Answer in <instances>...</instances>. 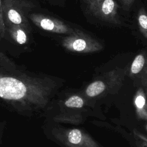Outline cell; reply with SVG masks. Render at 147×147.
Here are the masks:
<instances>
[{"mask_svg":"<svg viewBox=\"0 0 147 147\" xmlns=\"http://www.w3.org/2000/svg\"><path fill=\"white\" fill-rule=\"evenodd\" d=\"M105 89V84L102 81H95L90 84L86 89V94L89 96H95L101 94Z\"/></svg>","mask_w":147,"mask_h":147,"instance_id":"8992f818","label":"cell"},{"mask_svg":"<svg viewBox=\"0 0 147 147\" xmlns=\"http://www.w3.org/2000/svg\"><path fill=\"white\" fill-rule=\"evenodd\" d=\"M22 7L20 0H2V10L5 25H16L26 27L27 21Z\"/></svg>","mask_w":147,"mask_h":147,"instance_id":"6da1fadb","label":"cell"},{"mask_svg":"<svg viewBox=\"0 0 147 147\" xmlns=\"http://www.w3.org/2000/svg\"><path fill=\"white\" fill-rule=\"evenodd\" d=\"M135 103H136V106H137V107L142 108L145 103V98H144V96H142L141 95L138 96L136 99Z\"/></svg>","mask_w":147,"mask_h":147,"instance_id":"7c38bea8","label":"cell"},{"mask_svg":"<svg viewBox=\"0 0 147 147\" xmlns=\"http://www.w3.org/2000/svg\"><path fill=\"white\" fill-rule=\"evenodd\" d=\"M145 64V58L143 55H138L133 60L131 66V71L133 74L138 73L143 68Z\"/></svg>","mask_w":147,"mask_h":147,"instance_id":"52a82bcc","label":"cell"},{"mask_svg":"<svg viewBox=\"0 0 147 147\" xmlns=\"http://www.w3.org/2000/svg\"><path fill=\"white\" fill-rule=\"evenodd\" d=\"M82 138L81 131L76 129L71 130L68 136V141L73 144H78L80 142Z\"/></svg>","mask_w":147,"mask_h":147,"instance_id":"9c48e42d","label":"cell"},{"mask_svg":"<svg viewBox=\"0 0 147 147\" xmlns=\"http://www.w3.org/2000/svg\"><path fill=\"white\" fill-rule=\"evenodd\" d=\"M5 29L17 43L23 45L27 42L28 38L24 27L16 25H5Z\"/></svg>","mask_w":147,"mask_h":147,"instance_id":"5b68a950","label":"cell"},{"mask_svg":"<svg viewBox=\"0 0 147 147\" xmlns=\"http://www.w3.org/2000/svg\"><path fill=\"white\" fill-rule=\"evenodd\" d=\"M90 2L92 10L105 18H110L116 14V5L113 0H94Z\"/></svg>","mask_w":147,"mask_h":147,"instance_id":"7a4b0ae2","label":"cell"},{"mask_svg":"<svg viewBox=\"0 0 147 147\" xmlns=\"http://www.w3.org/2000/svg\"><path fill=\"white\" fill-rule=\"evenodd\" d=\"M64 45L68 49L78 52H87L98 49L95 43L81 37L69 38L64 42Z\"/></svg>","mask_w":147,"mask_h":147,"instance_id":"3957f363","label":"cell"},{"mask_svg":"<svg viewBox=\"0 0 147 147\" xmlns=\"http://www.w3.org/2000/svg\"><path fill=\"white\" fill-rule=\"evenodd\" d=\"M6 33L5 25L3 19L2 10V1L0 0V38H2L5 37Z\"/></svg>","mask_w":147,"mask_h":147,"instance_id":"30bf717a","label":"cell"},{"mask_svg":"<svg viewBox=\"0 0 147 147\" xmlns=\"http://www.w3.org/2000/svg\"><path fill=\"white\" fill-rule=\"evenodd\" d=\"M33 21L42 29L56 33H66L68 28L60 22L56 21L47 17H39L37 16L32 17Z\"/></svg>","mask_w":147,"mask_h":147,"instance_id":"277c9868","label":"cell"},{"mask_svg":"<svg viewBox=\"0 0 147 147\" xmlns=\"http://www.w3.org/2000/svg\"><path fill=\"white\" fill-rule=\"evenodd\" d=\"M138 22L141 28L146 32L147 29V17L145 14H141L138 18Z\"/></svg>","mask_w":147,"mask_h":147,"instance_id":"8fae6325","label":"cell"},{"mask_svg":"<svg viewBox=\"0 0 147 147\" xmlns=\"http://www.w3.org/2000/svg\"><path fill=\"white\" fill-rule=\"evenodd\" d=\"M84 101L79 96H72L68 99L65 102V105L68 107H76L80 108L83 106Z\"/></svg>","mask_w":147,"mask_h":147,"instance_id":"ba28073f","label":"cell"}]
</instances>
